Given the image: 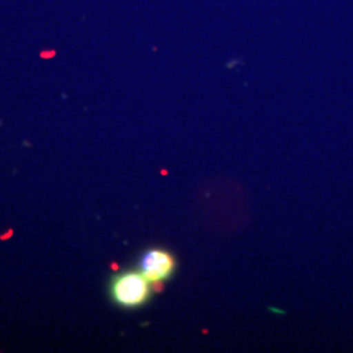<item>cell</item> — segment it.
I'll return each instance as SVG.
<instances>
[{
	"label": "cell",
	"mask_w": 353,
	"mask_h": 353,
	"mask_svg": "<svg viewBox=\"0 0 353 353\" xmlns=\"http://www.w3.org/2000/svg\"><path fill=\"white\" fill-rule=\"evenodd\" d=\"M152 293V284L139 270L117 274L110 283V296L122 307L134 309L147 303Z\"/></svg>",
	"instance_id": "cell-1"
},
{
	"label": "cell",
	"mask_w": 353,
	"mask_h": 353,
	"mask_svg": "<svg viewBox=\"0 0 353 353\" xmlns=\"http://www.w3.org/2000/svg\"><path fill=\"white\" fill-rule=\"evenodd\" d=\"M176 258L164 249H151L140 259L139 271L153 284H163L173 276L176 271Z\"/></svg>",
	"instance_id": "cell-2"
}]
</instances>
